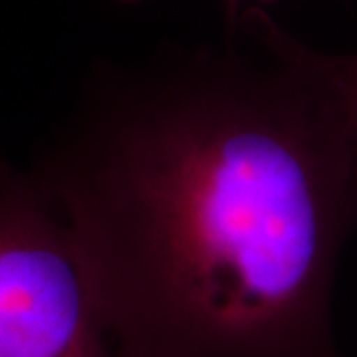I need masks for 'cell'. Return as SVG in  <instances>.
I'll use <instances>...</instances> for the list:
<instances>
[{
  "label": "cell",
  "mask_w": 357,
  "mask_h": 357,
  "mask_svg": "<svg viewBox=\"0 0 357 357\" xmlns=\"http://www.w3.org/2000/svg\"><path fill=\"white\" fill-rule=\"evenodd\" d=\"M234 18L258 56L117 74L46 185L119 357H340L356 149L298 40L262 8Z\"/></svg>",
  "instance_id": "cell-1"
},
{
  "label": "cell",
  "mask_w": 357,
  "mask_h": 357,
  "mask_svg": "<svg viewBox=\"0 0 357 357\" xmlns=\"http://www.w3.org/2000/svg\"><path fill=\"white\" fill-rule=\"evenodd\" d=\"M0 357H119L46 185L0 171Z\"/></svg>",
  "instance_id": "cell-2"
},
{
  "label": "cell",
  "mask_w": 357,
  "mask_h": 357,
  "mask_svg": "<svg viewBox=\"0 0 357 357\" xmlns=\"http://www.w3.org/2000/svg\"><path fill=\"white\" fill-rule=\"evenodd\" d=\"M298 52L335 103L357 157V54L356 56L324 54L307 48L302 42H298Z\"/></svg>",
  "instance_id": "cell-3"
},
{
  "label": "cell",
  "mask_w": 357,
  "mask_h": 357,
  "mask_svg": "<svg viewBox=\"0 0 357 357\" xmlns=\"http://www.w3.org/2000/svg\"><path fill=\"white\" fill-rule=\"evenodd\" d=\"M121 2H139V0H121ZM238 2H243V0H229L230 13H234V10H236ZM260 2H272V0H260Z\"/></svg>",
  "instance_id": "cell-4"
}]
</instances>
